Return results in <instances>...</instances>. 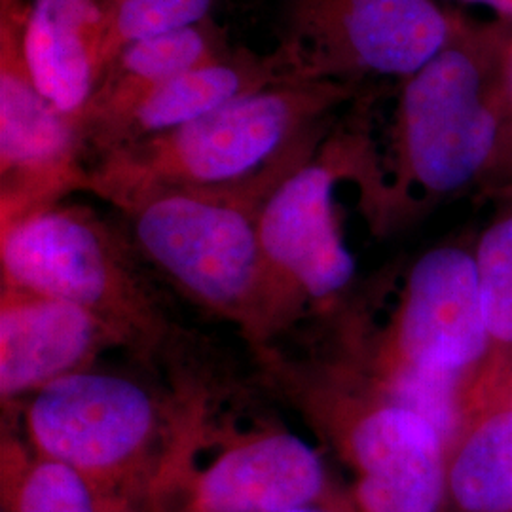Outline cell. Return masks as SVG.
Segmentation results:
<instances>
[{
    "mask_svg": "<svg viewBox=\"0 0 512 512\" xmlns=\"http://www.w3.org/2000/svg\"><path fill=\"white\" fill-rule=\"evenodd\" d=\"M511 38L505 21L467 19L439 55L395 82L384 145L351 122L353 183L370 222L387 226L488 181L499 141V71Z\"/></svg>",
    "mask_w": 512,
    "mask_h": 512,
    "instance_id": "obj_1",
    "label": "cell"
},
{
    "mask_svg": "<svg viewBox=\"0 0 512 512\" xmlns=\"http://www.w3.org/2000/svg\"><path fill=\"white\" fill-rule=\"evenodd\" d=\"M336 82L281 80L181 128L110 150L86 190L110 203L152 188H249L277 183L329 135V120L357 99Z\"/></svg>",
    "mask_w": 512,
    "mask_h": 512,
    "instance_id": "obj_2",
    "label": "cell"
},
{
    "mask_svg": "<svg viewBox=\"0 0 512 512\" xmlns=\"http://www.w3.org/2000/svg\"><path fill=\"white\" fill-rule=\"evenodd\" d=\"M23 420L35 454L143 512L184 421L141 380L95 366L38 389Z\"/></svg>",
    "mask_w": 512,
    "mask_h": 512,
    "instance_id": "obj_3",
    "label": "cell"
},
{
    "mask_svg": "<svg viewBox=\"0 0 512 512\" xmlns=\"http://www.w3.org/2000/svg\"><path fill=\"white\" fill-rule=\"evenodd\" d=\"M486 349L473 245L442 243L410 266L361 368L387 395L435 421L448 440L459 387Z\"/></svg>",
    "mask_w": 512,
    "mask_h": 512,
    "instance_id": "obj_4",
    "label": "cell"
},
{
    "mask_svg": "<svg viewBox=\"0 0 512 512\" xmlns=\"http://www.w3.org/2000/svg\"><path fill=\"white\" fill-rule=\"evenodd\" d=\"M275 184L152 188L116 207L137 251L177 291L256 336L264 298L258 215Z\"/></svg>",
    "mask_w": 512,
    "mask_h": 512,
    "instance_id": "obj_5",
    "label": "cell"
},
{
    "mask_svg": "<svg viewBox=\"0 0 512 512\" xmlns=\"http://www.w3.org/2000/svg\"><path fill=\"white\" fill-rule=\"evenodd\" d=\"M357 512L330 486L325 461L285 427L205 431L184 418L154 486L152 512H279L296 507Z\"/></svg>",
    "mask_w": 512,
    "mask_h": 512,
    "instance_id": "obj_6",
    "label": "cell"
},
{
    "mask_svg": "<svg viewBox=\"0 0 512 512\" xmlns=\"http://www.w3.org/2000/svg\"><path fill=\"white\" fill-rule=\"evenodd\" d=\"M442 0H291L272 52L283 80L401 82L439 55L467 23Z\"/></svg>",
    "mask_w": 512,
    "mask_h": 512,
    "instance_id": "obj_7",
    "label": "cell"
},
{
    "mask_svg": "<svg viewBox=\"0 0 512 512\" xmlns=\"http://www.w3.org/2000/svg\"><path fill=\"white\" fill-rule=\"evenodd\" d=\"M0 268L2 287L82 306L133 344L160 334L126 245L88 207L59 202L0 226Z\"/></svg>",
    "mask_w": 512,
    "mask_h": 512,
    "instance_id": "obj_8",
    "label": "cell"
},
{
    "mask_svg": "<svg viewBox=\"0 0 512 512\" xmlns=\"http://www.w3.org/2000/svg\"><path fill=\"white\" fill-rule=\"evenodd\" d=\"M348 131L329 133L306 162L275 184L260 207L258 243L264 298L256 338L277 329L283 313L325 304L351 285L357 264L338 213V184L353 181Z\"/></svg>",
    "mask_w": 512,
    "mask_h": 512,
    "instance_id": "obj_9",
    "label": "cell"
},
{
    "mask_svg": "<svg viewBox=\"0 0 512 512\" xmlns=\"http://www.w3.org/2000/svg\"><path fill=\"white\" fill-rule=\"evenodd\" d=\"M319 423L353 475L357 512H444L446 435L387 395L363 368L319 393Z\"/></svg>",
    "mask_w": 512,
    "mask_h": 512,
    "instance_id": "obj_10",
    "label": "cell"
},
{
    "mask_svg": "<svg viewBox=\"0 0 512 512\" xmlns=\"http://www.w3.org/2000/svg\"><path fill=\"white\" fill-rule=\"evenodd\" d=\"M27 0H0V226L86 190L80 126L38 90L21 52Z\"/></svg>",
    "mask_w": 512,
    "mask_h": 512,
    "instance_id": "obj_11",
    "label": "cell"
},
{
    "mask_svg": "<svg viewBox=\"0 0 512 512\" xmlns=\"http://www.w3.org/2000/svg\"><path fill=\"white\" fill-rule=\"evenodd\" d=\"M133 344L101 315L40 294L2 287L0 296V395L4 403L80 370L112 346Z\"/></svg>",
    "mask_w": 512,
    "mask_h": 512,
    "instance_id": "obj_12",
    "label": "cell"
},
{
    "mask_svg": "<svg viewBox=\"0 0 512 512\" xmlns=\"http://www.w3.org/2000/svg\"><path fill=\"white\" fill-rule=\"evenodd\" d=\"M444 512H512V380L469 376L446 440Z\"/></svg>",
    "mask_w": 512,
    "mask_h": 512,
    "instance_id": "obj_13",
    "label": "cell"
},
{
    "mask_svg": "<svg viewBox=\"0 0 512 512\" xmlns=\"http://www.w3.org/2000/svg\"><path fill=\"white\" fill-rule=\"evenodd\" d=\"M107 0H27L21 52L42 95L80 126L105 71Z\"/></svg>",
    "mask_w": 512,
    "mask_h": 512,
    "instance_id": "obj_14",
    "label": "cell"
},
{
    "mask_svg": "<svg viewBox=\"0 0 512 512\" xmlns=\"http://www.w3.org/2000/svg\"><path fill=\"white\" fill-rule=\"evenodd\" d=\"M228 52L222 31L211 19L129 44L110 61L80 120L88 150L97 154L110 133L171 78Z\"/></svg>",
    "mask_w": 512,
    "mask_h": 512,
    "instance_id": "obj_15",
    "label": "cell"
},
{
    "mask_svg": "<svg viewBox=\"0 0 512 512\" xmlns=\"http://www.w3.org/2000/svg\"><path fill=\"white\" fill-rule=\"evenodd\" d=\"M272 55L245 50L228 52L217 59L171 78L109 135L97 158L116 148L128 147L169 129L181 128L228 103L281 82Z\"/></svg>",
    "mask_w": 512,
    "mask_h": 512,
    "instance_id": "obj_16",
    "label": "cell"
},
{
    "mask_svg": "<svg viewBox=\"0 0 512 512\" xmlns=\"http://www.w3.org/2000/svg\"><path fill=\"white\" fill-rule=\"evenodd\" d=\"M2 501L8 512H143L103 494L76 469L4 444Z\"/></svg>",
    "mask_w": 512,
    "mask_h": 512,
    "instance_id": "obj_17",
    "label": "cell"
},
{
    "mask_svg": "<svg viewBox=\"0 0 512 512\" xmlns=\"http://www.w3.org/2000/svg\"><path fill=\"white\" fill-rule=\"evenodd\" d=\"M497 207L473 245L488 349L484 372L512 374V186L494 194Z\"/></svg>",
    "mask_w": 512,
    "mask_h": 512,
    "instance_id": "obj_18",
    "label": "cell"
},
{
    "mask_svg": "<svg viewBox=\"0 0 512 512\" xmlns=\"http://www.w3.org/2000/svg\"><path fill=\"white\" fill-rule=\"evenodd\" d=\"M211 8L213 0H110L103 44L105 69L129 44L194 27L209 19Z\"/></svg>",
    "mask_w": 512,
    "mask_h": 512,
    "instance_id": "obj_19",
    "label": "cell"
},
{
    "mask_svg": "<svg viewBox=\"0 0 512 512\" xmlns=\"http://www.w3.org/2000/svg\"><path fill=\"white\" fill-rule=\"evenodd\" d=\"M512 186V38L499 71V141L494 165L484 183L488 194H497Z\"/></svg>",
    "mask_w": 512,
    "mask_h": 512,
    "instance_id": "obj_20",
    "label": "cell"
},
{
    "mask_svg": "<svg viewBox=\"0 0 512 512\" xmlns=\"http://www.w3.org/2000/svg\"><path fill=\"white\" fill-rule=\"evenodd\" d=\"M442 2H463L473 6H484L494 12L495 19L512 25V0H442Z\"/></svg>",
    "mask_w": 512,
    "mask_h": 512,
    "instance_id": "obj_21",
    "label": "cell"
},
{
    "mask_svg": "<svg viewBox=\"0 0 512 512\" xmlns=\"http://www.w3.org/2000/svg\"><path fill=\"white\" fill-rule=\"evenodd\" d=\"M279 512H342L336 509H329V507H319V505H310V507H296V509H287V511Z\"/></svg>",
    "mask_w": 512,
    "mask_h": 512,
    "instance_id": "obj_22",
    "label": "cell"
},
{
    "mask_svg": "<svg viewBox=\"0 0 512 512\" xmlns=\"http://www.w3.org/2000/svg\"><path fill=\"white\" fill-rule=\"evenodd\" d=\"M109 2H110V0H107V6H109Z\"/></svg>",
    "mask_w": 512,
    "mask_h": 512,
    "instance_id": "obj_23",
    "label": "cell"
}]
</instances>
